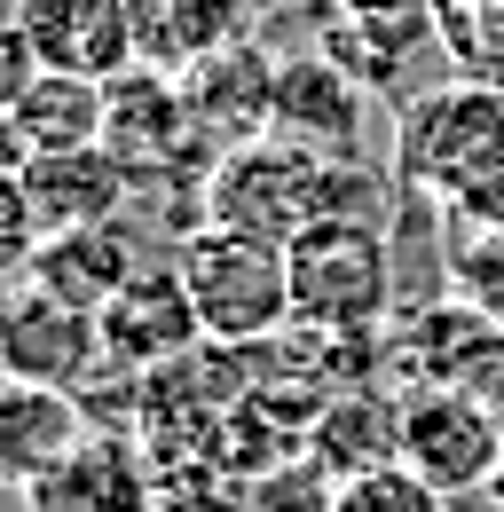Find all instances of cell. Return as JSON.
<instances>
[{
    "instance_id": "obj_8",
    "label": "cell",
    "mask_w": 504,
    "mask_h": 512,
    "mask_svg": "<svg viewBox=\"0 0 504 512\" xmlns=\"http://www.w3.org/2000/svg\"><path fill=\"white\" fill-rule=\"evenodd\" d=\"M111 87V119H103V142L126 158L134 190L150 174H213L205 150H197V127H189V95H182V71H158V64H126Z\"/></svg>"
},
{
    "instance_id": "obj_23",
    "label": "cell",
    "mask_w": 504,
    "mask_h": 512,
    "mask_svg": "<svg viewBox=\"0 0 504 512\" xmlns=\"http://www.w3.org/2000/svg\"><path fill=\"white\" fill-rule=\"evenodd\" d=\"M150 512H245V489L221 473H189V481H166Z\"/></svg>"
},
{
    "instance_id": "obj_10",
    "label": "cell",
    "mask_w": 504,
    "mask_h": 512,
    "mask_svg": "<svg viewBox=\"0 0 504 512\" xmlns=\"http://www.w3.org/2000/svg\"><path fill=\"white\" fill-rule=\"evenodd\" d=\"M276 134L363 166L371 158V79L347 71L339 56H284L276 71Z\"/></svg>"
},
{
    "instance_id": "obj_11",
    "label": "cell",
    "mask_w": 504,
    "mask_h": 512,
    "mask_svg": "<svg viewBox=\"0 0 504 512\" xmlns=\"http://www.w3.org/2000/svg\"><path fill=\"white\" fill-rule=\"evenodd\" d=\"M95 323H103L111 371H126V379H150V371L182 363L189 347L205 339V323H197V308H189V284H182L174 260H166V268H134L119 292L95 308Z\"/></svg>"
},
{
    "instance_id": "obj_25",
    "label": "cell",
    "mask_w": 504,
    "mask_h": 512,
    "mask_svg": "<svg viewBox=\"0 0 504 512\" xmlns=\"http://www.w3.org/2000/svg\"><path fill=\"white\" fill-rule=\"evenodd\" d=\"M497 418H504V402H497Z\"/></svg>"
},
{
    "instance_id": "obj_20",
    "label": "cell",
    "mask_w": 504,
    "mask_h": 512,
    "mask_svg": "<svg viewBox=\"0 0 504 512\" xmlns=\"http://www.w3.org/2000/svg\"><path fill=\"white\" fill-rule=\"evenodd\" d=\"M441 284H449V292H465L481 316L504 323V229H465V221H449Z\"/></svg>"
},
{
    "instance_id": "obj_15",
    "label": "cell",
    "mask_w": 504,
    "mask_h": 512,
    "mask_svg": "<svg viewBox=\"0 0 504 512\" xmlns=\"http://www.w3.org/2000/svg\"><path fill=\"white\" fill-rule=\"evenodd\" d=\"M158 489H166V481H158L150 449L134 442V434H111V426H103L71 465H56L48 481H32L24 505L32 512H150Z\"/></svg>"
},
{
    "instance_id": "obj_5",
    "label": "cell",
    "mask_w": 504,
    "mask_h": 512,
    "mask_svg": "<svg viewBox=\"0 0 504 512\" xmlns=\"http://www.w3.org/2000/svg\"><path fill=\"white\" fill-rule=\"evenodd\" d=\"M386 371L394 386H457V394H489L504 386V323L481 316L465 292L441 284L434 300L394 308L386 316Z\"/></svg>"
},
{
    "instance_id": "obj_21",
    "label": "cell",
    "mask_w": 504,
    "mask_h": 512,
    "mask_svg": "<svg viewBox=\"0 0 504 512\" xmlns=\"http://www.w3.org/2000/svg\"><path fill=\"white\" fill-rule=\"evenodd\" d=\"M245 512H339V481L300 449L292 465H276V473L245 481Z\"/></svg>"
},
{
    "instance_id": "obj_17",
    "label": "cell",
    "mask_w": 504,
    "mask_h": 512,
    "mask_svg": "<svg viewBox=\"0 0 504 512\" xmlns=\"http://www.w3.org/2000/svg\"><path fill=\"white\" fill-rule=\"evenodd\" d=\"M134 8V48L158 71H189L252 32V0H126Z\"/></svg>"
},
{
    "instance_id": "obj_13",
    "label": "cell",
    "mask_w": 504,
    "mask_h": 512,
    "mask_svg": "<svg viewBox=\"0 0 504 512\" xmlns=\"http://www.w3.org/2000/svg\"><path fill=\"white\" fill-rule=\"evenodd\" d=\"M8 174H16V190H24V205H32L40 237L119 221V205L134 197V174H126V158L111 150V142L48 150V158H24V166H8Z\"/></svg>"
},
{
    "instance_id": "obj_3",
    "label": "cell",
    "mask_w": 504,
    "mask_h": 512,
    "mask_svg": "<svg viewBox=\"0 0 504 512\" xmlns=\"http://www.w3.org/2000/svg\"><path fill=\"white\" fill-rule=\"evenodd\" d=\"M174 268L189 284L205 339L260 347V339L292 331V245L284 237L237 229V221H189L174 237Z\"/></svg>"
},
{
    "instance_id": "obj_19",
    "label": "cell",
    "mask_w": 504,
    "mask_h": 512,
    "mask_svg": "<svg viewBox=\"0 0 504 512\" xmlns=\"http://www.w3.org/2000/svg\"><path fill=\"white\" fill-rule=\"evenodd\" d=\"M308 457L331 481H355V473H371V465H394V457H402V394H386V386L339 394L308 426Z\"/></svg>"
},
{
    "instance_id": "obj_6",
    "label": "cell",
    "mask_w": 504,
    "mask_h": 512,
    "mask_svg": "<svg viewBox=\"0 0 504 512\" xmlns=\"http://www.w3.org/2000/svg\"><path fill=\"white\" fill-rule=\"evenodd\" d=\"M402 465L418 481H434L441 497H481L504 481V418L489 394H457V386H418L402 394Z\"/></svg>"
},
{
    "instance_id": "obj_12",
    "label": "cell",
    "mask_w": 504,
    "mask_h": 512,
    "mask_svg": "<svg viewBox=\"0 0 504 512\" xmlns=\"http://www.w3.org/2000/svg\"><path fill=\"white\" fill-rule=\"evenodd\" d=\"M8 24L24 32V48L40 56V71L119 79L126 64H142V48H134V8H126V0H16Z\"/></svg>"
},
{
    "instance_id": "obj_9",
    "label": "cell",
    "mask_w": 504,
    "mask_h": 512,
    "mask_svg": "<svg viewBox=\"0 0 504 512\" xmlns=\"http://www.w3.org/2000/svg\"><path fill=\"white\" fill-rule=\"evenodd\" d=\"M276 71H284V56H268L252 32L237 40V48H221V56H205V64L182 71L189 127H197L205 166H221L229 150H245V142H260V134H276Z\"/></svg>"
},
{
    "instance_id": "obj_22",
    "label": "cell",
    "mask_w": 504,
    "mask_h": 512,
    "mask_svg": "<svg viewBox=\"0 0 504 512\" xmlns=\"http://www.w3.org/2000/svg\"><path fill=\"white\" fill-rule=\"evenodd\" d=\"M339 512H449V497L394 457V465H371V473L339 481Z\"/></svg>"
},
{
    "instance_id": "obj_14",
    "label": "cell",
    "mask_w": 504,
    "mask_h": 512,
    "mask_svg": "<svg viewBox=\"0 0 504 512\" xmlns=\"http://www.w3.org/2000/svg\"><path fill=\"white\" fill-rule=\"evenodd\" d=\"M95 434H103V418H95V402L71 394V386L8 379V394H0V465H8L16 489H32V481H48L56 465H71Z\"/></svg>"
},
{
    "instance_id": "obj_7",
    "label": "cell",
    "mask_w": 504,
    "mask_h": 512,
    "mask_svg": "<svg viewBox=\"0 0 504 512\" xmlns=\"http://www.w3.org/2000/svg\"><path fill=\"white\" fill-rule=\"evenodd\" d=\"M0 363H8V379L71 386V394H87L95 379H111V355H103V323H95V308L56 300V292L32 284L24 268H16L8 308H0Z\"/></svg>"
},
{
    "instance_id": "obj_2",
    "label": "cell",
    "mask_w": 504,
    "mask_h": 512,
    "mask_svg": "<svg viewBox=\"0 0 504 512\" xmlns=\"http://www.w3.org/2000/svg\"><path fill=\"white\" fill-rule=\"evenodd\" d=\"M331 213H378V174L347 166V158H323V150H300L284 134H260L245 150H229L197 190V221L268 229L284 245L308 221H331Z\"/></svg>"
},
{
    "instance_id": "obj_1",
    "label": "cell",
    "mask_w": 504,
    "mask_h": 512,
    "mask_svg": "<svg viewBox=\"0 0 504 512\" xmlns=\"http://www.w3.org/2000/svg\"><path fill=\"white\" fill-rule=\"evenodd\" d=\"M394 174L465 229H504V87H434L394 127Z\"/></svg>"
},
{
    "instance_id": "obj_16",
    "label": "cell",
    "mask_w": 504,
    "mask_h": 512,
    "mask_svg": "<svg viewBox=\"0 0 504 512\" xmlns=\"http://www.w3.org/2000/svg\"><path fill=\"white\" fill-rule=\"evenodd\" d=\"M111 119V87L79 79V71H32L24 87H8V166L48 158V150H79L103 142Z\"/></svg>"
},
{
    "instance_id": "obj_18",
    "label": "cell",
    "mask_w": 504,
    "mask_h": 512,
    "mask_svg": "<svg viewBox=\"0 0 504 512\" xmlns=\"http://www.w3.org/2000/svg\"><path fill=\"white\" fill-rule=\"evenodd\" d=\"M134 268H142V253H134V237H126L119 221L56 229V237H40V253L24 260V276H32V284H48V292L71 300V308H103Z\"/></svg>"
},
{
    "instance_id": "obj_24",
    "label": "cell",
    "mask_w": 504,
    "mask_h": 512,
    "mask_svg": "<svg viewBox=\"0 0 504 512\" xmlns=\"http://www.w3.org/2000/svg\"><path fill=\"white\" fill-rule=\"evenodd\" d=\"M260 8H284V0H252V16H260Z\"/></svg>"
},
{
    "instance_id": "obj_4",
    "label": "cell",
    "mask_w": 504,
    "mask_h": 512,
    "mask_svg": "<svg viewBox=\"0 0 504 512\" xmlns=\"http://www.w3.org/2000/svg\"><path fill=\"white\" fill-rule=\"evenodd\" d=\"M394 253L378 213H331L292 237V323L315 331H386Z\"/></svg>"
}]
</instances>
